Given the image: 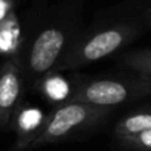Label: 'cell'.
<instances>
[{"label":"cell","instance_id":"6da1fadb","mask_svg":"<svg viewBox=\"0 0 151 151\" xmlns=\"http://www.w3.org/2000/svg\"><path fill=\"white\" fill-rule=\"evenodd\" d=\"M110 114L111 108L95 107L80 101H67L59 104L46 114L40 132L25 150H36L45 145L71 141L76 136L92 130Z\"/></svg>","mask_w":151,"mask_h":151},{"label":"cell","instance_id":"7a4b0ae2","mask_svg":"<svg viewBox=\"0 0 151 151\" xmlns=\"http://www.w3.org/2000/svg\"><path fill=\"white\" fill-rule=\"evenodd\" d=\"M151 95V76L144 73L82 79L73 88L70 101L113 108Z\"/></svg>","mask_w":151,"mask_h":151},{"label":"cell","instance_id":"3957f363","mask_svg":"<svg viewBox=\"0 0 151 151\" xmlns=\"http://www.w3.org/2000/svg\"><path fill=\"white\" fill-rule=\"evenodd\" d=\"M136 34L138 28L135 25L119 24L104 27L79 39H73L56 70H76L86 64L110 56L132 42Z\"/></svg>","mask_w":151,"mask_h":151},{"label":"cell","instance_id":"277c9868","mask_svg":"<svg viewBox=\"0 0 151 151\" xmlns=\"http://www.w3.org/2000/svg\"><path fill=\"white\" fill-rule=\"evenodd\" d=\"M70 42V33L58 25H50L37 34L27 58V70L34 80L56 70Z\"/></svg>","mask_w":151,"mask_h":151},{"label":"cell","instance_id":"5b68a950","mask_svg":"<svg viewBox=\"0 0 151 151\" xmlns=\"http://www.w3.org/2000/svg\"><path fill=\"white\" fill-rule=\"evenodd\" d=\"M22 96V76L14 61L0 68V127H6L18 110Z\"/></svg>","mask_w":151,"mask_h":151},{"label":"cell","instance_id":"8992f818","mask_svg":"<svg viewBox=\"0 0 151 151\" xmlns=\"http://www.w3.org/2000/svg\"><path fill=\"white\" fill-rule=\"evenodd\" d=\"M45 119H46V114H43V111L36 107L27 105L18 110V114L15 119V126H17V133H18L17 150L24 151L27 148V145L40 132L45 123Z\"/></svg>","mask_w":151,"mask_h":151},{"label":"cell","instance_id":"52a82bcc","mask_svg":"<svg viewBox=\"0 0 151 151\" xmlns=\"http://www.w3.org/2000/svg\"><path fill=\"white\" fill-rule=\"evenodd\" d=\"M39 89L42 91L43 96L55 105L70 101L73 95V88L70 86L68 80L55 71L46 74L39 80Z\"/></svg>","mask_w":151,"mask_h":151},{"label":"cell","instance_id":"ba28073f","mask_svg":"<svg viewBox=\"0 0 151 151\" xmlns=\"http://www.w3.org/2000/svg\"><path fill=\"white\" fill-rule=\"evenodd\" d=\"M151 130V108H141L126 114L114 127V135L129 136L139 132Z\"/></svg>","mask_w":151,"mask_h":151},{"label":"cell","instance_id":"9c48e42d","mask_svg":"<svg viewBox=\"0 0 151 151\" xmlns=\"http://www.w3.org/2000/svg\"><path fill=\"white\" fill-rule=\"evenodd\" d=\"M119 64L130 71L151 76V49H141L126 52L119 58Z\"/></svg>","mask_w":151,"mask_h":151},{"label":"cell","instance_id":"30bf717a","mask_svg":"<svg viewBox=\"0 0 151 151\" xmlns=\"http://www.w3.org/2000/svg\"><path fill=\"white\" fill-rule=\"evenodd\" d=\"M119 142L133 151H151V130L139 132L129 136H120L117 138Z\"/></svg>","mask_w":151,"mask_h":151},{"label":"cell","instance_id":"8fae6325","mask_svg":"<svg viewBox=\"0 0 151 151\" xmlns=\"http://www.w3.org/2000/svg\"><path fill=\"white\" fill-rule=\"evenodd\" d=\"M12 9H14V0H0V27L14 17Z\"/></svg>","mask_w":151,"mask_h":151},{"label":"cell","instance_id":"7c38bea8","mask_svg":"<svg viewBox=\"0 0 151 151\" xmlns=\"http://www.w3.org/2000/svg\"><path fill=\"white\" fill-rule=\"evenodd\" d=\"M144 19H145V22H147V24L151 27V6H150V8H148V9L144 12Z\"/></svg>","mask_w":151,"mask_h":151}]
</instances>
